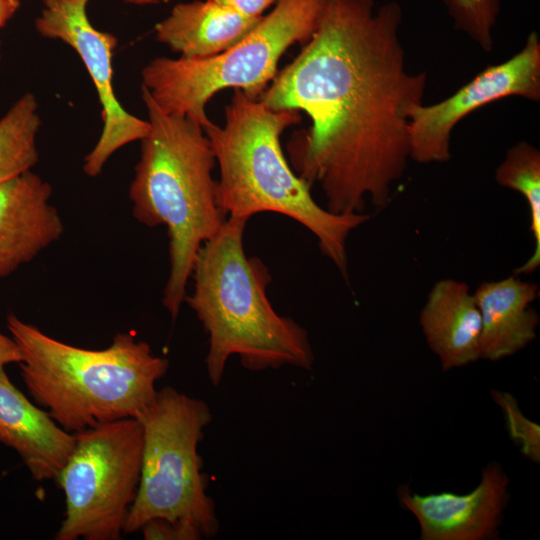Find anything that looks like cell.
<instances>
[{
	"instance_id": "obj_6",
	"label": "cell",
	"mask_w": 540,
	"mask_h": 540,
	"mask_svg": "<svg viewBox=\"0 0 540 540\" xmlns=\"http://www.w3.org/2000/svg\"><path fill=\"white\" fill-rule=\"evenodd\" d=\"M325 0H279L236 44L208 58L158 57L142 70V85L166 114L203 129L213 122L206 106L226 88L259 99L278 73L282 55L315 32Z\"/></svg>"
},
{
	"instance_id": "obj_3",
	"label": "cell",
	"mask_w": 540,
	"mask_h": 540,
	"mask_svg": "<svg viewBox=\"0 0 540 540\" xmlns=\"http://www.w3.org/2000/svg\"><path fill=\"white\" fill-rule=\"evenodd\" d=\"M300 121L299 111L272 110L234 90L225 107L224 125L212 123L203 129L219 167L217 201L227 217L249 219L274 212L297 221L315 235L322 253L346 275L348 235L370 216L334 214L316 203L311 186L295 173L281 145L283 132Z\"/></svg>"
},
{
	"instance_id": "obj_5",
	"label": "cell",
	"mask_w": 540,
	"mask_h": 540,
	"mask_svg": "<svg viewBox=\"0 0 540 540\" xmlns=\"http://www.w3.org/2000/svg\"><path fill=\"white\" fill-rule=\"evenodd\" d=\"M141 91L150 129L141 140L129 197L139 223L167 229L170 269L162 304L176 320L196 254L227 216L217 201L212 176L216 159L203 128L186 117L166 114L145 88Z\"/></svg>"
},
{
	"instance_id": "obj_13",
	"label": "cell",
	"mask_w": 540,
	"mask_h": 540,
	"mask_svg": "<svg viewBox=\"0 0 540 540\" xmlns=\"http://www.w3.org/2000/svg\"><path fill=\"white\" fill-rule=\"evenodd\" d=\"M0 443L13 449L36 481L56 480L75 435L30 401L0 368Z\"/></svg>"
},
{
	"instance_id": "obj_14",
	"label": "cell",
	"mask_w": 540,
	"mask_h": 540,
	"mask_svg": "<svg viewBox=\"0 0 540 540\" xmlns=\"http://www.w3.org/2000/svg\"><path fill=\"white\" fill-rule=\"evenodd\" d=\"M419 322L430 349L444 370L480 358L481 316L465 282L437 281L421 310Z\"/></svg>"
},
{
	"instance_id": "obj_23",
	"label": "cell",
	"mask_w": 540,
	"mask_h": 540,
	"mask_svg": "<svg viewBox=\"0 0 540 540\" xmlns=\"http://www.w3.org/2000/svg\"><path fill=\"white\" fill-rule=\"evenodd\" d=\"M21 352L11 336H6L0 333V368L11 363H19L21 361Z\"/></svg>"
},
{
	"instance_id": "obj_22",
	"label": "cell",
	"mask_w": 540,
	"mask_h": 540,
	"mask_svg": "<svg viewBox=\"0 0 540 540\" xmlns=\"http://www.w3.org/2000/svg\"><path fill=\"white\" fill-rule=\"evenodd\" d=\"M248 17L258 18L279 0H210Z\"/></svg>"
},
{
	"instance_id": "obj_21",
	"label": "cell",
	"mask_w": 540,
	"mask_h": 540,
	"mask_svg": "<svg viewBox=\"0 0 540 540\" xmlns=\"http://www.w3.org/2000/svg\"><path fill=\"white\" fill-rule=\"evenodd\" d=\"M146 540H200V531L193 526L170 522L165 519H153L140 529Z\"/></svg>"
},
{
	"instance_id": "obj_8",
	"label": "cell",
	"mask_w": 540,
	"mask_h": 540,
	"mask_svg": "<svg viewBox=\"0 0 540 540\" xmlns=\"http://www.w3.org/2000/svg\"><path fill=\"white\" fill-rule=\"evenodd\" d=\"M74 435V449L56 478L65 513L55 539L118 540L139 486L142 425L125 418Z\"/></svg>"
},
{
	"instance_id": "obj_18",
	"label": "cell",
	"mask_w": 540,
	"mask_h": 540,
	"mask_svg": "<svg viewBox=\"0 0 540 540\" xmlns=\"http://www.w3.org/2000/svg\"><path fill=\"white\" fill-rule=\"evenodd\" d=\"M496 182L522 194L529 206L530 230L534 250L530 258L515 270L516 275L533 273L540 265V152L521 141L511 147L495 171Z\"/></svg>"
},
{
	"instance_id": "obj_19",
	"label": "cell",
	"mask_w": 540,
	"mask_h": 540,
	"mask_svg": "<svg viewBox=\"0 0 540 540\" xmlns=\"http://www.w3.org/2000/svg\"><path fill=\"white\" fill-rule=\"evenodd\" d=\"M454 27L466 33L484 51L493 46L492 29L500 11V0H442Z\"/></svg>"
},
{
	"instance_id": "obj_2",
	"label": "cell",
	"mask_w": 540,
	"mask_h": 540,
	"mask_svg": "<svg viewBox=\"0 0 540 540\" xmlns=\"http://www.w3.org/2000/svg\"><path fill=\"white\" fill-rule=\"evenodd\" d=\"M248 220L227 217L220 230L201 245L190 277L193 291L184 298L209 336L205 364L214 386L223 379L226 363L234 355L250 371L285 365L311 370L314 362L307 331L280 316L267 298L268 268L245 253Z\"/></svg>"
},
{
	"instance_id": "obj_12",
	"label": "cell",
	"mask_w": 540,
	"mask_h": 540,
	"mask_svg": "<svg viewBox=\"0 0 540 540\" xmlns=\"http://www.w3.org/2000/svg\"><path fill=\"white\" fill-rule=\"evenodd\" d=\"M51 185L31 170L0 184V278L58 241L64 223Z\"/></svg>"
},
{
	"instance_id": "obj_16",
	"label": "cell",
	"mask_w": 540,
	"mask_h": 540,
	"mask_svg": "<svg viewBox=\"0 0 540 540\" xmlns=\"http://www.w3.org/2000/svg\"><path fill=\"white\" fill-rule=\"evenodd\" d=\"M262 17L244 16L210 0L181 2L156 25L155 34L182 58H208L236 44Z\"/></svg>"
},
{
	"instance_id": "obj_15",
	"label": "cell",
	"mask_w": 540,
	"mask_h": 540,
	"mask_svg": "<svg viewBox=\"0 0 540 540\" xmlns=\"http://www.w3.org/2000/svg\"><path fill=\"white\" fill-rule=\"evenodd\" d=\"M474 296L481 316L480 358L500 360L536 338L539 316L531 303L539 296L537 284L511 275L481 283Z\"/></svg>"
},
{
	"instance_id": "obj_20",
	"label": "cell",
	"mask_w": 540,
	"mask_h": 540,
	"mask_svg": "<svg viewBox=\"0 0 540 540\" xmlns=\"http://www.w3.org/2000/svg\"><path fill=\"white\" fill-rule=\"evenodd\" d=\"M494 401L501 407L511 438L520 446L522 454L533 462H540V426L526 418L517 400L509 393L492 391Z\"/></svg>"
},
{
	"instance_id": "obj_25",
	"label": "cell",
	"mask_w": 540,
	"mask_h": 540,
	"mask_svg": "<svg viewBox=\"0 0 540 540\" xmlns=\"http://www.w3.org/2000/svg\"><path fill=\"white\" fill-rule=\"evenodd\" d=\"M124 1L130 4H136V5L157 4L159 2V0H124Z\"/></svg>"
},
{
	"instance_id": "obj_24",
	"label": "cell",
	"mask_w": 540,
	"mask_h": 540,
	"mask_svg": "<svg viewBox=\"0 0 540 540\" xmlns=\"http://www.w3.org/2000/svg\"><path fill=\"white\" fill-rule=\"evenodd\" d=\"M19 6V0H0V29L14 16Z\"/></svg>"
},
{
	"instance_id": "obj_11",
	"label": "cell",
	"mask_w": 540,
	"mask_h": 540,
	"mask_svg": "<svg viewBox=\"0 0 540 540\" xmlns=\"http://www.w3.org/2000/svg\"><path fill=\"white\" fill-rule=\"evenodd\" d=\"M508 477L488 465L480 483L467 494H412L401 488L399 499L417 518L422 540H482L498 536L507 501Z\"/></svg>"
},
{
	"instance_id": "obj_4",
	"label": "cell",
	"mask_w": 540,
	"mask_h": 540,
	"mask_svg": "<svg viewBox=\"0 0 540 540\" xmlns=\"http://www.w3.org/2000/svg\"><path fill=\"white\" fill-rule=\"evenodd\" d=\"M21 352L20 376L33 400L66 431L138 418L153 403L169 362L132 333L104 349L57 340L13 313L6 317Z\"/></svg>"
},
{
	"instance_id": "obj_1",
	"label": "cell",
	"mask_w": 540,
	"mask_h": 540,
	"mask_svg": "<svg viewBox=\"0 0 540 540\" xmlns=\"http://www.w3.org/2000/svg\"><path fill=\"white\" fill-rule=\"evenodd\" d=\"M373 9V0H325L311 38L259 97L309 117L287 142L289 162L321 186L334 214L362 213L366 196L387 205L410 158L409 112L426 87L425 72L405 68L400 5Z\"/></svg>"
},
{
	"instance_id": "obj_7",
	"label": "cell",
	"mask_w": 540,
	"mask_h": 540,
	"mask_svg": "<svg viewBox=\"0 0 540 540\" xmlns=\"http://www.w3.org/2000/svg\"><path fill=\"white\" fill-rule=\"evenodd\" d=\"M137 419L143 428L141 475L123 533L165 519L193 526L203 538L215 537L219 521L198 454L204 428L212 420L209 406L164 387Z\"/></svg>"
},
{
	"instance_id": "obj_17",
	"label": "cell",
	"mask_w": 540,
	"mask_h": 540,
	"mask_svg": "<svg viewBox=\"0 0 540 540\" xmlns=\"http://www.w3.org/2000/svg\"><path fill=\"white\" fill-rule=\"evenodd\" d=\"M38 103L22 95L0 119V184L32 169L38 162Z\"/></svg>"
},
{
	"instance_id": "obj_10",
	"label": "cell",
	"mask_w": 540,
	"mask_h": 540,
	"mask_svg": "<svg viewBox=\"0 0 540 540\" xmlns=\"http://www.w3.org/2000/svg\"><path fill=\"white\" fill-rule=\"evenodd\" d=\"M509 96L540 100V40L535 31L513 57L487 66L448 98L410 110V158L422 164L447 162L451 157V132L458 122L480 107Z\"/></svg>"
},
{
	"instance_id": "obj_9",
	"label": "cell",
	"mask_w": 540,
	"mask_h": 540,
	"mask_svg": "<svg viewBox=\"0 0 540 540\" xmlns=\"http://www.w3.org/2000/svg\"><path fill=\"white\" fill-rule=\"evenodd\" d=\"M89 0H43L35 20L37 32L72 47L85 65L101 104L103 128L98 141L85 156L86 175H99L108 159L121 147L141 141L149 132L148 120L140 119L118 101L113 88L112 56L117 38L97 30L87 15Z\"/></svg>"
}]
</instances>
